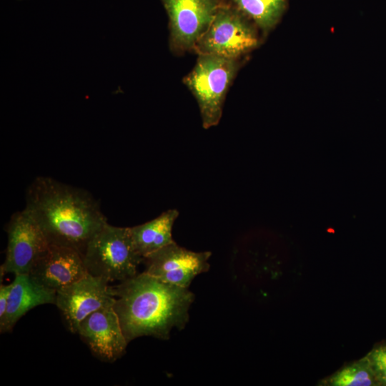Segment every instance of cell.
Segmentation results:
<instances>
[{"mask_svg":"<svg viewBox=\"0 0 386 386\" xmlns=\"http://www.w3.org/2000/svg\"><path fill=\"white\" fill-rule=\"evenodd\" d=\"M25 209L49 244L71 248L82 257L91 239L107 224L99 202L86 190L51 177H36L26 190Z\"/></svg>","mask_w":386,"mask_h":386,"instance_id":"1","label":"cell"},{"mask_svg":"<svg viewBox=\"0 0 386 386\" xmlns=\"http://www.w3.org/2000/svg\"><path fill=\"white\" fill-rule=\"evenodd\" d=\"M113 304L127 342L144 336L168 340L173 328L189 321L194 295L144 272L110 286Z\"/></svg>","mask_w":386,"mask_h":386,"instance_id":"2","label":"cell"},{"mask_svg":"<svg viewBox=\"0 0 386 386\" xmlns=\"http://www.w3.org/2000/svg\"><path fill=\"white\" fill-rule=\"evenodd\" d=\"M244 60L198 54L194 68L184 76L183 82L197 100L204 129L219 124L227 92Z\"/></svg>","mask_w":386,"mask_h":386,"instance_id":"3","label":"cell"},{"mask_svg":"<svg viewBox=\"0 0 386 386\" xmlns=\"http://www.w3.org/2000/svg\"><path fill=\"white\" fill-rule=\"evenodd\" d=\"M82 258L89 274L108 282L136 276L144 259L134 246L129 227L109 223L91 239Z\"/></svg>","mask_w":386,"mask_h":386,"instance_id":"4","label":"cell"},{"mask_svg":"<svg viewBox=\"0 0 386 386\" xmlns=\"http://www.w3.org/2000/svg\"><path fill=\"white\" fill-rule=\"evenodd\" d=\"M262 41L259 30L249 19L222 1L194 51L197 54L244 58Z\"/></svg>","mask_w":386,"mask_h":386,"instance_id":"5","label":"cell"},{"mask_svg":"<svg viewBox=\"0 0 386 386\" xmlns=\"http://www.w3.org/2000/svg\"><path fill=\"white\" fill-rule=\"evenodd\" d=\"M169 19V46L175 55L194 51L222 0H160Z\"/></svg>","mask_w":386,"mask_h":386,"instance_id":"6","label":"cell"},{"mask_svg":"<svg viewBox=\"0 0 386 386\" xmlns=\"http://www.w3.org/2000/svg\"><path fill=\"white\" fill-rule=\"evenodd\" d=\"M5 231L7 246L5 260L0 267L1 280L6 273L29 274L49 247L46 236L25 209L11 216Z\"/></svg>","mask_w":386,"mask_h":386,"instance_id":"7","label":"cell"},{"mask_svg":"<svg viewBox=\"0 0 386 386\" xmlns=\"http://www.w3.org/2000/svg\"><path fill=\"white\" fill-rule=\"evenodd\" d=\"M109 287L105 279L88 274L56 292L54 305L71 332L76 333L79 324L91 313L113 305Z\"/></svg>","mask_w":386,"mask_h":386,"instance_id":"8","label":"cell"},{"mask_svg":"<svg viewBox=\"0 0 386 386\" xmlns=\"http://www.w3.org/2000/svg\"><path fill=\"white\" fill-rule=\"evenodd\" d=\"M209 251L193 252L175 242L144 257V272L165 282L188 288L198 274L209 269Z\"/></svg>","mask_w":386,"mask_h":386,"instance_id":"9","label":"cell"},{"mask_svg":"<svg viewBox=\"0 0 386 386\" xmlns=\"http://www.w3.org/2000/svg\"><path fill=\"white\" fill-rule=\"evenodd\" d=\"M76 333L94 357L107 362L123 356L128 345L113 305L89 315L79 324Z\"/></svg>","mask_w":386,"mask_h":386,"instance_id":"10","label":"cell"},{"mask_svg":"<svg viewBox=\"0 0 386 386\" xmlns=\"http://www.w3.org/2000/svg\"><path fill=\"white\" fill-rule=\"evenodd\" d=\"M87 274L83 258L79 252L71 248L51 244L29 274L36 283L56 292Z\"/></svg>","mask_w":386,"mask_h":386,"instance_id":"11","label":"cell"},{"mask_svg":"<svg viewBox=\"0 0 386 386\" xmlns=\"http://www.w3.org/2000/svg\"><path fill=\"white\" fill-rule=\"evenodd\" d=\"M56 292L40 285L27 274L14 275L8 305L0 320L1 333L11 332L16 322L35 307L55 304Z\"/></svg>","mask_w":386,"mask_h":386,"instance_id":"12","label":"cell"},{"mask_svg":"<svg viewBox=\"0 0 386 386\" xmlns=\"http://www.w3.org/2000/svg\"><path fill=\"white\" fill-rule=\"evenodd\" d=\"M179 216L177 209H168L144 224L129 227L138 254L143 258L174 242L172 227Z\"/></svg>","mask_w":386,"mask_h":386,"instance_id":"13","label":"cell"},{"mask_svg":"<svg viewBox=\"0 0 386 386\" xmlns=\"http://www.w3.org/2000/svg\"><path fill=\"white\" fill-rule=\"evenodd\" d=\"M242 14L259 30L262 39L277 26L287 7V0H222Z\"/></svg>","mask_w":386,"mask_h":386,"instance_id":"14","label":"cell"},{"mask_svg":"<svg viewBox=\"0 0 386 386\" xmlns=\"http://www.w3.org/2000/svg\"><path fill=\"white\" fill-rule=\"evenodd\" d=\"M323 386H379L365 357L343 365L332 375L322 379Z\"/></svg>","mask_w":386,"mask_h":386,"instance_id":"15","label":"cell"},{"mask_svg":"<svg viewBox=\"0 0 386 386\" xmlns=\"http://www.w3.org/2000/svg\"><path fill=\"white\" fill-rule=\"evenodd\" d=\"M364 357L379 386H386V342L376 344Z\"/></svg>","mask_w":386,"mask_h":386,"instance_id":"16","label":"cell"},{"mask_svg":"<svg viewBox=\"0 0 386 386\" xmlns=\"http://www.w3.org/2000/svg\"><path fill=\"white\" fill-rule=\"evenodd\" d=\"M12 287V282L8 284L0 285V320H1L6 311L9 297Z\"/></svg>","mask_w":386,"mask_h":386,"instance_id":"17","label":"cell"}]
</instances>
